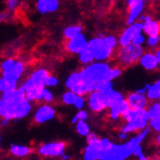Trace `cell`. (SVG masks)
<instances>
[{"instance_id":"8d00e7d4","label":"cell","mask_w":160,"mask_h":160,"mask_svg":"<svg viewBox=\"0 0 160 160\" xmlns=\"http://www.w3.org/2000/svg\"><path fill=\"white\" fill-rule=\"evenodd\" d=\"M58 82H59V81H58V79L56 77H54L52 75H49V77L46 80L45 85L46 86H56L58 84Z\"/></svg>"},{"instance_id":"60d3db41","label":"cell","mask_w":160,"mask_h":160,"mask_svg":"<svg viewBox=\"0 0 160 160\" xmlns=\"http://www.w3.org/2000/svg\"><path fill=\"white\" fill-rule=\"evenodd\" d=\"M19 0H7V7L10 11H13L17 8Z\"/></svg>"},{"instance_id":"9a60e30c","label":"cell","mask_w":160,"mask_h":160,"mask_svg":"<svg viewBox=\"0 0 160 160\" xmlns=\"http://www.w3.org/2000/svg\"><path fill=\"white\" fill-rule=\"evenodd\" d=\"M143 31L149 37L159 36L160 34V23L153 20L151 17H147L146 20L143 22Z\"/></svg>"},{"instance_id":"6da1fadb","label":"cell","mask_w":160,"mask_h":160,"mask_svg":"<svg viewBox=\"0 0 160 160\" xmlns=\"http://www.w3.org/2000/svg\"><path fill=\"white\" fill-rule=\"evenodd\" d=\"M149 132V128H144L143 132L137 134L135 137L130 139L128 142L116 145L112 144L111 146L103 153L100 160H125L129 155L133 154L134 148L145 139Z\"/></svg>"},{"instance_id":"681fc988","label":"cell","mask_w":160,"mask_h":160,"mask_svg":"<svg viewBox=\"0 0 160 160\" xmlns=\"http://www.w3.org/2000/svg\"><path fill=\"white\" fill-rule=\"evenodd\" d=\"M1 104H2V98H0V107H1Z\"/></svg>"},{"instance_id":"74e56055","label":"cell","mask_w":160,"mask_h":160,"mask_svg":"<svg viewBox=\"0 0 160 160\" xmlns=\"http://www.w3.org/2000/svg\"><path fill=\"white\" fill-rule=\"evenodd\" d=\"M160 40V38L159 36H153V37H149V39H148V44L152 47L157 45V43L159 42Z\"/></svg>"},{"instance_id":"c3c4849f","label":"cell","mask_w":160,"mask_h":160,"mask_svg":"<svg viewBox=\"0 0 160 160\" xmlns=\"http://www.w3.org/2000/svg\"><path fill=\"white\" fill-rule=\"evenodd\" d=\"M157 144H158V147H159V149H160V133L158 134V136H157Z\"/></svg>"},{"instance_id":"d4e9b609","label":"cell","mask_w":160,"mask_h":160,"mask_svg":"<svg viewBox=\"0 0 160 160\" xmlns=\"http://www.w3.org/2000/svg\"><path fill=\"white\" fill-rule=\"evenodd\" d=\"M147 97L150 100H156L160 98V80L150 85L147 91Z\"/></svg>"},{"instance_id":"52a82bcc","label":"cell","mask_w":160,"mask_h":160,"mask_svg":"<svg viewBox=\"0 0 160 160\" xmlns=\"http://www.w3.org/2000/svg\"><path fill=\"white\" fill-rule=\"evenodd\" d=\"M116 44H117V40H116V38L114 37L108 36V37L103 38V41H102L101 45L99 46V48L97 50L95 60H97V61L107 60L114 51Z\"/></svg>"},{"instance_id":"e575fe53","label":"cell","mask_w":160,"mask_h":160,"mask_svg":"<svg viewBox=\"0 0 160 160\" xmlns=\"http://www.w3.org/2000/svg\"><path fill=\"white\" fill-rule=\"evenodd\" d=\"M150 125L156 132H160V118H152L150 120Z\"/></svg>"},{"instance_id":"83f0119b","label":"cell","mask_w":160,"mask_h":160,"mask_svg":"<svg viewBox=\"0 0 160 160\" xmlns=\"http://www.w3.org/2000/svg\"><path fill=\"white\" fill-rule=\"evenodd\" d=\"M81 32H82L81 26H70L65 29L63 34H64V37L66 39H70V38H73L76 36L80 35Z\"/></svg>"},{"instance_id":"816d5d0a","label":"cell","mask_w":160,"mask_h":160,"mask_svg":"<svg viewBox=\"0 0 160 160\" xmlns=\"http://www.w3.org/2000/svg\"><path fill=\"white\" fill-rule=\"evenodd\" d=\"M0 140H1V139H0Z\"/></svg>"},{"instance_id":"603a6c76","label":"cell","mask_w":160,"mask_h":160,"mask_svg":"<svg viewBox=\"0 0 160 160\" xmlns=\"http://www.w3.org/2000/svg\"><path fill=\"white\" fill-rule=\"evenodd\" d=\"M17 83L18 82L10 81L2 77L0 79V92H2L4 94V93L17 89Z\"/></svg>"},{"instance_id":"e0dca14e","label":"cell","mask_w":160,"mask_h":160,"mask_svg":"<svg viewBox=\"0 0 160 160\" xmlns=\"http://www.w3.org/2000/svg\"><path fill=\"white\" fill-rule=\"evenodd\" d=\"M50 73L45 70V69H39L35 71L32 74V76L28 79V82H31L34 85H38V86H45L46 83V80L49 77Z\"/></svg>"},{"instance_id":"9c48e42d","label":"cell","mask_w":160,"mask_h":160,"mask_svg":"<svg viewBox=\"0 0 160 160\" xmlns=\"http://www.w3.org/2000/svg\"><path fill=\"white\" fill-rule=\"evenodd\" d=\"M143 26H144L143 22L139 21V22H136V23H132L128 29H126L125 32L120 37V39H119L120 45L121 46H125L127 44H129V43H132L133 38L136 35L142 33V31H143Z\"/></svg>"},{"instance_id":"484cf974","label":"cell","mask_w":160,"mask_h":160,"mask_svg":"<svg viewBox=\"0 0 160 160\" xmlns=\"http://www.w3.org/2000/svg\"><path fill=\"white\" fill-rule=\"evenodd\" d=\"M76 129L77 132L82 136H87L90 133V128L85 120H79L76 123Z\"/></svg>"},{"instance_id":"30bf717a","label":"cell","mask_w":160,"mask_h":160,"mask_svg":"<svg viewBox=\"0 0 160 160\" xmlns=\"http://www.w3.org/2000/svg\"><path fill=\"white\" fill-rule=\"evenodd\" d=\"M87 43L88 42L86 41L85 38L82 34H80L73 38L68 39L66 45H65V48L69 53L81 54L86 48Z\"/></svg>"},{"instance_id":"8992f818","label":"cell","mask_w":160,"mask_h":160,"mask_svg":"<svg viewBox=\"0 0 160 160\" xmlns=\"http://www.w3.org/2000/svg\"><path fill=\"white\" fill-rule=\"evenodd\" d=\"M65 84L69 88L70 91L74 92V93H76L78 95L82 96L83 94L88 93V91H87V87H86L85 81H84V79H83V77H82L81 72L71 74L68 77Z\"/></svg>"},{"instance_id":"f1b7e54d","label":"cell","mask_w":160,"mask_h":160,"mask_svg":"<svg viewBox=\"0 0 160 160\" xmlns=\"http://www.w3.org/2000/svg\"><path fill=\"white\" fill-rule=\"evenodd\" d=\"M148 111H149L151 119L160 118V103H154L152 106H150V108Z\"/></svg>"},{"instance_id":"5b68a950","label":"cell","mask_w":160,"mask_h":160,"mask_svg":"<svg viewBox=\"0 0 160 160\" xmlns=\"http://www.w3.org/2000/svg\"><path fill=\"white\" fill-rule=\"evenodd\" d=\"M112 143L107 139H99L96 142L87 144V147L83 152L84 160H100L103 153L111 146Z\"/></svg>"},{"instance_id":"277c9868","label":"cell","mask_w":160,"mask_h":160,"mask_svg":"<svg viewBox=\"0 0 160 160\" xmlns=\"http://www.w3.org/2000/svg\"><path fill=\"white\" fill-rule=\"evenodd\" d=\"M143 55V48L141 45L129 43L125 46H121L116 52V58L122 67H128L140 61Z\"/></svg>"},{"instance_id":"f6af8a7d","label":"cell","mask_w":160,"mask_h":160,"mask_svg":"<svg viewBox=\"0 0 160 160\" xmlns=\"http://www.w3.org/2000/svg\"><path fill=\"white\" fill-rule=\"evenodd\" d=\"M138 158H139V160H150L148 157H146V156H145V154H143V153L141 155H139Z\"/></svg>"},{"instance_id":"d6986e66","label":"cell","mask_w":160,"mask_h":160,"mask_svg":"<svg viewBox=\"0 0 160 160\" xmlns=\"http://www.w3.org/2000/svg\"><path fill=\"white\" fill-rule=\"evenodd\" d=\"M103 99H104L106 108H110L112 106L118 104L121 101H123L124 97L121 93L111 89L106 93H103Z\"/></svg>"},{"instance_id":"f546056e","label":"cell","mask_w":160,"mask_h":160,"mask_svg":"<svg viewBox=\"0 0 160 160\" xmlns=\"http://www.w3.org/2000/svg\"><path fill=\"white\" fill-rule=\"evenodd\" d=\"M76 97H77V94L74 92H72V91L65 92L62 96V102L65 105H74Z\"/></svg>"},{"instance_id":"d590c367","label":"cell","mask_w":160,"mask_h":160,"mask_svg":"<svg viewBox=\"0 0 160 160\" xmlns=\"http://www.w3.org/2000/svg\"><path fill=\"white\" fill-rule=\"evenodd\" d=\"M83 105H84V100H83V98L81 95H78L77 94V97H76V100L74 102V105L73 106L80 109V108H82L83 107Z\"/></svg>"},{"instance_id":"bcb514c9","label":"cell","mask_w":160,"mask_h":160,"mask_svg":"<svg viewBox=\"0 0 160 160\" xmlns=\"http://www.w3.org/2000/svg\"><path fill=\"white\" fill-rule=\"evenodd\" d=\"M156 57H157V59H158V62H159V65H160V49H158L155 53Z\"/></svg>"},{"instance_id":"ab89813d","label":"cell","mask_w":160,"mask_h":160,"mask_svg":"<svg viewBox=\"0 0 160 160\" xmlns=\"http://www.w3.org/2000/svg\"><path fill=\"white\" fill-rule=\"evenodd\" d=\"M144 41H145V38L141 34L136 35L133 38V39H132V43H134V44H137V45H142Z\"/></svg>"},{"instance_id":"f907efd6","label":"cell","mask_w":160,"mask_h":160,"mask_svg":"<svg viewBox=\"0 0 160 160\" xmlns=\"http://www.w3.org/2000/svg\"><path fill=\"white\" fill-rule=\"evenodd\" d=\"M157 160H160V158H158V159H157Z\"/></svg>"},{"instance_id":"ffe728a7","label":"cell","mask_w":160,"mask_h":160,"mask_svg":"<svg viewBox=\"0 0 160 160\" xmlns=\"http://www.w3.org/2000/svg\"><path fill=\"white\" fill-rule=\"evenodd\" d=\"M144 9V3L142 1L140 2H132L128 4V20L127 23L132 24L134 23L135 19L140 16Z\"/></svg>"},{"instance_id":"1f68e13d","label":"cell","mask_w":160,"mask_h":160,"mask_svg":"<svg viewBox=\"0 0 160 160\" xmlns=\"http://www.w3.org/2000/svg\"><path fill=\"white\" fill-rule=\"evenodd\" d=\"M88 115H87V112L84 110H80L75 116L74 118L72 119V124H76L79 120H86Z\"/></svg>"},{"instance_id":"836d02e7","label":"cell","mask_w":160,"mask_h":160,"mask_svg":"<svg viewBox=\"0 0 160 160\" xmlns=\"http://www.w3.org/2000/svg\"><path fill=\"white\" fill-rule=\"evenodd\" d=\"M121 67H114V68H111L110 69V72H109V79L110 81L115 79V78H117L121 75L122 73V71H121Z\"/></svg>"},{"instance_id":"7c38bea8","label":"cell","mask_w":160,"mask_h":160,"mask_svg":"<svg viewBox=\"0 0 160 160\" xmlns=\"http://www.w3.org/2000/svg\"><path fill=\"white\" fill-rule=\"evenodd\" d=\"M55 117V109L48 105L40 107L35 114V122L37 124H42L52 120Z\"/></svg>"},{"instance_id":"ee69618b","label":"cell","mask_w":160,"mask_h":160,"mask_svg":"<svg viewBox=\"0 0 160 160\" xmlns=\"http://www.w3.org/2000/svg\"><path fill=\"white\" fill-rule=\"evenodd\" d=\"M8 18V13L7 12H1L0 13V22L4 21Z\"/></svg>"},{"instance_id":"4fadbf2b","label":"cell","mask_w":160,"mask_h":160,"mask_svg":"<svg viewBox=\"0 0 160 160\" xmlns=\"http://www.w3.org/2000/svg\"><path fill=\"white\" fill-rule=\"evenodd\" d=\"M89 107L95 112H100L104 108H106L104 99H103V93L100 92L99 90H94L90 92Z\"/></svg>"},{"instance_id":"5bb4252c","label":"cell","mask_w":160,"mask_h":160,"mask_svg":"<svg viewBox=\"0 0 160 160\" xmlns=\"http://www.w3.org/2000/svg\"><path fill=\"white\" fill-rule=\"evenodd\" d=\"M130 109V107L128 103L127 100H123L120 103L116 104L114 106H112L110 108V112L109 115L112 119H117L120 116L124 117V116L127 114V112Z\"/></svg>"},{"instance_id":"4dcf8cb0","label":"cell","mask_w":160,"mask_h":160,"mask_svg":"<svg viewBox=\"0 0 160 160\" xmlns=\"http://www.w3.org/2000/svg\"><path fill=\"white\" fill-rule=\"evenodd\" d=\"M111 89H112L111 81H104V82H100L96 87V90H99L102 93H106V92H108V91H109Z\"/></svg>"},{"instance_id":"7a4b0ae2","label":"cell","mask_w":160,"mask_h":160,"mask_svg":"<svg viewBox=\"0 0 160 160\" xmlns=\"http://www.w3.org/2000/svg\"><path fill=\"white\" fill-rule=\"evenodd\" d=\"M110 69L111 68L107 63L96 62L88 65L81 71V73L85 81L88 93L96 90V87L100 82L104 81H110Z\"/></svg>"},{"instance_id":"8fae6325","label":"cell","mask_w":160,"mask_h":160,"mask_svg":"<svg viewBox=\"0 0 160 160\" xmlns=\"http://www.w3.org/2000/svg\"><path fill=\"white\" fill-rule=\"evenodd\" d=\"M148 97H146L142 93H138V92H134V93H130L128 98L127 101L132 109H146V108L148 107L149 101H148Z\"/></svg>"},{"instance_id":"ac0fdd59","label":"cell","mask_w":160,"mask_h":160,"mask_svg":"<svg viewBox=\"0 0 160 160\" xmlns=\"http://www.w3.org/2000/svg\"><path fill=\"white\" fill-rule=\"evenodd\" d=\"M141 65L147 70H155L159 64L158 59L155 54L153 53H146L143 54L140 59Z\"/></svg>"},{"instance_id":"b9f144b4","label":"cell","mask_w":160,"mask_h":160,"mask_svg":"<svg viewBox=\"0 0 160 160\" xmlns=\"http://www.w3.org/2000/svg\"><path fill=\"white\" fill-rule=\"evenodd\" d=\"M97 140H99V137L94 134V133H89L88 135L86 136V141H87V144H90V143H93V142H96Z\"/></svg>"},{"instance_id":"2e32d148","label":"cell","mask_w":160,"mask_h":160,"mask_svg":"<svg viewBox=\"0 0 160 160\" xmlns=\"http://www.w3.org/2000/svg\"><path fill=\"white\" fill-rule=\"evenodd\" d=\"M24 71V65L22 62H16V65L13 66L12 69L11 70H5L3 71L2 73V77L7 79V80H10V81H13V82H18L20 78V76L22 75Z\"/></svg>"},{"instance_id":"3957f363","label":"cell","mask_w":160,"mask_h":160,"mask_svg":"<svg viewBox=\"0 0 160 160\" xmlns=\"http://www.w3.org/2000/svg\"><path fill=\"white\" fill-rule=\"evenodd\" d=\"M127 121V125L123 128L125 133L135 132V130L144 129L151 120L149 111L146 109H132L130 108L124 116Z\"/></svg>"},{"instance_id":"44dd1931","label":"cell","mask_w":160,"mask_h":160,"mask_svg":"<svg viewBox=\"0 0 160 160\" xmlns=\"http://www.w3.org/2000/svg\"><path fill=\"white\" fill-rule=\"evenodd\" d=\"M59 7V0H38V10L41 13L55 12Z\"/></svg>"},{"instance_id":"d6a6232c","label":"cell","mask_w":160,"mask_h":160,"mask_svg":"<svg viewBox=\"0 0 160 160\" xmlns=\"http://www.w3.org/2000/svg\"><path fill=\"white\" fill-rule=\"evenodd\" d=\"M16 62H14L13 60L9 59V60H6L5 62H2L1 67H2L3 71H5V70H11V69L13 68L14 65H16Z\"/></svg>"},{"instance_id":"7dc6e473","label":"cell","mask_w":160,"mask_h":160,"mask_svg":"<svg viewBox=\"0 0 160 160\" xmlns=\"http://www.w3.org/2000/svg\"><path fill=\"white\" fill-rule=\"evenodd\" d=\"M140 1H144V0H128V3L129 4V3H132V2H140Z\"/></svg>"},{"instance_id":"f35d334b","label":"cell","mask_w":160,"mask_h":160,"mask_svg":"<svg viewBox=\"0 0 160 160\" xmlns=\"http://www.w3.org/2000/svg\"><path fill=\"white\" fill-rule=\"evenodd\" d=\"M43 101H45L47 102V103H49V102H51L53 100V94L51 93L50 90L48 89H44V91H43Z\"/></svg>"},{"instance_id":"f5cc1de1","label":"cell","mask_w":160,"mask_h":160,"mask_svg":"<svg viewBox=\"0 0 160 160\" xmlns=\"http://www.w3.org/2000/svg\"><path fill=\"white\" fill-rule=\"evenodd\" d=\"M159 99H160V98H159Z\"/></svg>"},{"instance_id":"ba28073f","label":"cell","mask_w":160,"mask_h":160,"mask_svg":"<svg viewBox=\"0 0 160 160\" xmlns=\"http://www.w3.org/2000/svg\"><path fill=\"white\" fill-rule=\"evenodd\" d=\"M66 145L64 142H51L43 144L39 148V153L44 156H60L64 153Z\"/></svg>"},{"instance_id":"7bdbcfd3","label":"cell","mask_w":160,"mask_h":160,"mask_svg":"<svg viewBox=\"0 0 160 160\" xmlns=\"http://www.w3.org/2000/svg\"><path fill=\"white\" fill-rule=\"evenodd\" d=\"M143 152H142V147H141V145L139 144V145H137V146L134 148V151H133V154L134 155H136L137 157L139 156V155H141Z\"/></svg>"},{"instance_id":"4316f807","label":"cell","mask_w":160,"mask_h":160,"mask_svg":"<svg viewBox=\"0 0 160 160\" xmlns=\"http://www.w3.org/2000/svg\"><path fill=\"white\" fill-rule=\"evenodd\" d=\"M94 60H95V54L93 53V51H91L87 46L80 54V61L82 63H88V62H93Z\"/></svg>"},{"instance_id":"cb8c5ba5","label":"cell","mask_w":160,"mask_h":160,"mask_svg":"<svg viewBox=\"0 0 160 160\" xmlns=\"http://www.w3.org/2000/svg\"><path fill=\"white\" fill-rule=\"evenodd\" d=\"M10 152L13 155L22 157V156H25V155L30 153L31 152V149L26 147V146H23V145H17V144H14V145H12V146H11Z\"/></svg>"},{"instance_id":"7402d4cb","label":"cell","mask_w":160,"mask_h":160,"mask_svg":"<svg viewBox=\"0 0 160 160\" xmlns=\"http://www.w3.org/2000/svg\"><path fill=\"white\" fill-rule=\"evenodd\" d=\"M30 110H31L30 101H28L25 98L22 101H20L16 107V109H14V119H20L25 117L30 112Z\"/></svg>"}]
</instances>
